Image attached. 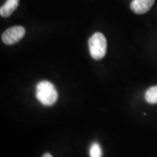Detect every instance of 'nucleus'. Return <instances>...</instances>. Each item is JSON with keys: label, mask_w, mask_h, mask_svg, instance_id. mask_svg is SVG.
<instances>
[{"label": "nucleus", "mask_w": 157, "mask_h": 157, "mask_svg": "<svg viewBox=\"0 0 157 157\" xmlns=\"http://www.w3.org/2000/svg\"><path fill=\"white\" fill-rule=\"evenodd\" d=\"M155 0H132L130 9L135 14H144L152 7Z\"/></svg>", "instance_id": "4"}, {"label": "nucleus", "mask_w": 157, "mask_h": 157, "mask_svg": "<svg viewBox=\"0 0 157 157\" xmlns=\"http://www.w3.org/2000/svg\"><path fill=\"white\" fill-rule=\"evenodd\" d=\"M90 157H103V151L98 143H92L90 148Z\"/></svg>", "instance_id": "7"}, {"label": "nucleus", "mask_w": 157, "mask_h": 157, "mask_svg": "<svg viewBox=\"0 0 157 157\" xmlns=\"http://www.w3.org/2000/svg\"><path fill=\"white\" fill-rule=\"evenodd\" d=\"M36 96L37 100L46 106L54 105L58 98L56 88L49 81H42L37 84Z\"/></svg>", "instance_id": "1"}, {"label": "nucleus", "mask_w": 157, "mask_h": 157, "mask_svg": "<svg viewBox=\"0 0 157 157\" xmlns=\"http://www.w3.org/2000/svg\"><path fill=\"white\" fill-rule=\"evenodd\" d=\"M89 50L92 58L101 60L106 54L107 41L102 33H95L89 39Z\"/></svg>", "instance_id": "2"}, {"label": "nucleus", "mask_w": 157, "mask_h": 157, "mask_svg": "<svg viewBox=\"0 0 157 157\" xmlns=\"http://www.w3.org/2000/svg\"><path fill=\"white\" fill-rule=\"evenodd\" d=\"M25 30L21 25H15L7 29L2 35V40L5 44H16L24 36Z\"/></svg>", "instance_id": "3"}, {"label": "nucleus", "mask_w": 157, "mask_h": 157, "mask_svg": "<svg viewBox=\"0 0 157 157\" xmlns=\"http://www.w3.org/2000/svg\"><path fill=\"white\" fill-rule=\"evenodd\" d=\"M20 0H7L5 5L0 8V15L2 17H7L13 14V13L17 8Z\"/></svg>", "instance_id": "5"}, {"label": "nucleus", "mask_w": 157, "mask_h": 157, "mask_svg": "<svg viewBox=\"0 0 157 157\" xmlns=\"http://www.w3.org/2000/svg\"><path fill=\"white\" fill-rule=\"evenodd\" d=\"M42 157H52V156L50 154H49V153H46V154L43 155Z\"/></svg>", "instance_id": "8"}, {"label": "nucleus", "mask_w": 157, "mask_h": 157, "mask_svg": "<svg viewBox=\"0 0 157 157\" xmlns=\"http://www.w3.org/2000/svg\"><path fill=\"white\" fill-rule=\"evenodd\" d=\"M145 99L148 103H157V86H154L146 90L145 93Z\"/></svg>", "instance_id": "6"}]
</instances>
